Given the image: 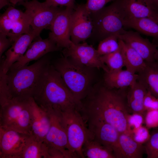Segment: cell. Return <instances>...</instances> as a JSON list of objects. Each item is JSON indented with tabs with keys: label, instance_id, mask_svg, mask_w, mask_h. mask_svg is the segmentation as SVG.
<instances>
[{
	"label": "cell",
	"instance_id": "obj_21",
	"mask_svg": "<svg viewBox=\"0 0 158 158\" xmlns=\"http://www.w3.org/2000/svg\"><path fill=\"white\" fill-rule=\"evenodd\" d=\"M138 75L122 69L105 72L102 81L110 89H123L134 85L137 81Z\"/></svg>",
	"mask_w": 158,
	"mask_h": 158
},
{
	"label": "cell",
	"instance_id": "obj_25",
	"mask_svg": "<svg viewBox=\"0 0 158 158\" xmlns=\"http://www.w3.org/2000/svg\"><path fill=\"white\" fill-rule=\"evenodd\" d=\"M118 41L126 70L135 73L143 70L146 62L142 56L123 40L118 39Z\"/></svg>",
	"mask_w": 158,
	"mask_h": 158
},
{
	"label": "cell",
	"instance_id": "obj_18",
	"mask_svg": "<svg viewBox=\"0 0 158 158\" xmlns=\"http://www.w3.org/2000/svg\"><path fill=\"white\" fill-rule=\"evenodd\" d=\"M86 123L94 139L113 151L120 134L117 130L111 124L100 121H89Z\"/></svg>",
	"mask_w": 158,
	"mask_h": 158
},
{
	"label": "cell",
	"instance_id": "obj_37",
	"mask_svg": "<svg viewBox=\"0 0 158 158\" xmlns=\"http://www.w3.org/2000/svg\"><path fill=\"white\" fill-rule=\"evenodd\" d=\"M150 135L147 128L140 126L136 129L133 138L137 142L142 144L149 139Z\"/></svg>",
	"mask_w": 158,
	"mask_h": 158
},
{
	"label": "cell",
	"instance_id": "obj_19",
	"mask_svg": "<svg viewBox=\"0 0 158 158\" xmlns=\"http://www.w3.org/2000/svg\"><path fill=\"white\" fill-rule=\"evenodd\" d=\"M113 152L116 158H142L145 150L142 144L135 141L130 135L123 133L119 134Z\"/></svg>",
	"mask_w": 158,
	"mask_h": 158
},
{
	"label": "cell",
	"instance_id": "obj_43",
	"mask_svg": "<svg viewBox=\"0 0 158 158\" xmlns=\"http://www.w3.org/2000/svg\"><path fill=\"white\" fill-rule=\"evenodd\" d=\"M10 0H0V9L9 4Z\"/></svg>",
	"mask_w": 158,
	"mask_h": 158
},
{
	"label": "cell",
	"instance_id": "obj_7",
	"mask_svg": "<svg viewBox=\"0 0 158 158\" xmlns=\"http://www.w3.org/2000/svg\"><path fill=\"white\" fill-rule=\"evenodd\" d=\"M61 112L71 150L75 158H84L82 147L87 140L93 138V135L78 109Z\"/></svg>",
	"mask_w": 158,
	"mask_h": 158
},
{
	"label": "cell",
	"instance_id": "obj_35",
	"mask_svg": "<svg viewBox=\"0 0 158 158\" xmlns=\"http://www.w3.org/2000/svg\"><path fill=\"white\" fill-rule=\"evenodd\" d=\"M114 0H86L85 5L88 11L90 13L101 9L108 2Z\"/></svg>",
	"mask_w": 158,
	"mask_h": 158
},
{
	"label": "cell",
	"instance_id": "obj_40",
	"mask_svg": "<svg viewBox=\"0 0 158 158\" xmlns=\"http://www.w3.org/2000/svg\"><path fill=\"white\" fill-rule=\"evenodd\" d=\"M75 0H45V2L48 4L54 6H64L74 9Z\"/></svg>",
	"mask_w": 158,
	"mask_h": 158
},
{
	"label": "cell",
	"instance_id": "obj_34",
	"mask_svg": "<svg viewBox=\"0 0 158 158\" xmlns=\"http://www.w3.org/2000/svg\"><path fill=\"white\" fill-rule=\"evenodd\" d=\"M144 121L148 128H158V110H152L146 111Z\"/></svg>",
	"mask_w": 158,
	"mask_h": 158
},
{
	"label": "cell",
	"instance_id": "obj_39",
	"mask_svg": "<svg viewBox=\"0 0 158 158\" xmlns=\"http://www.w3.org/2000/svg\"><path fill=\"white\" fill-rule=\"evenodd\" d=\"M144 117L141 115L133 114L129 115L128 119V123L131 129V126L137 129L141 126L144 121Z\"/></svg>",
	"mask_w": 158,
	"mask_h": 158
},
{
	"label": "cell",
	"instance_id": "obj_30",
	"mask_svg": "<svg viewBox=\"0 0 158 158\" xmlns=\"http://www.w3.org/2000/svg\"><path fill=\"white\" fill-rule=\"evenodd\" d=\"M119 36L117 35H112L99 42L97 49L99 54L103 56L117 50L120 47Z\"/></svg>",
	"mask_w": 158,
	"mask_h": 158
},
{
	"label": "cell",
	"instance_id": "obj_16",
	"mask_svg": "<svg viewBox=\"0 0 158 158\" xmlns=\"http://www.w3.org/2000/svg\"><path fill=\"white\" fill-rule=\"evenodd\" d=\"M123 40L136 51L146 62L155 61L154 55L158 44L152 43L147 38L142 37L137 32L126 31L118 36Z\"/></svg>",
	"mask_w": 158,
	"mask_h": 158
},
{
	"label": "cell",
	"instance_id": "obj_2",
	"mask_svg": "<svg viewBox=\"0 0 158 158\" xmlns=\"http://www.w3.org/2000/svg\"><path fill=\"white\" fill-rule=\"evenodd\" d=\"M33 98L37 104L47 112L51 109L61 112L72 109L78 110L80 107L60 74L51 63L37 83Z\"/></svg>",
	"mask_w": 158,
	"mask_h": 158
},
{
	"label": "cell",
	"instance_id": "obj_27",
	"mask_svg": "<svg viewBox=\"0 0 158 158\" xmlns=\"http://www.w3.org/2000/svg\"><path fill=\"white\" fill-rule=\"evenodd\" d=\"M82 151L84 158H116L112 150L101 145L93 138L85 142Z\"/></svg>",
	"mask_w": 158,
	"mask_h": 158
},
{
	"label": "cell",
	"instance_id": "obj_1",
	"mask_svg": "<svg viewBox=\"0 0 158 158\" xmlns=\"http://www.w3.org/2000/svg\"><path fill=\"white\" fill-rule=\"evenodd\" d=\"M128 88L110 89L100 80L80 102L79 111L85 122L103 121L112 126L120 133L130 135L132 130L128 123L130 113L127 101Z\"/></svg>",
	"mask_w": 158,
	"mask_h": 158
},
{
	"label": "cell",
	"instance_id": "obj_11",
	"mask_svg": "<svg viewBox=\"0 0 158 158\" xmlns=\"http://www.w3.org/2000/svg\"><path fill=\"white\" fill-rule=\"evenodd\" d=\"M63 56L70 58L82 65L108 72L109 69L102 62L101 56L97 49L85 42L82 43H73L69 47L62 51Z\"/></svg>",
	"mask_w": 158,
	"mask_h": 158
},
{
	"label": "cell",
	"instance_id": "obj_32",
	"mask_svg": "<svg viewBox=\"0 0 158 158\" xmlns=\"http://www.w3.org/2000/svg\"><path fill=\"white\" fill-rule=\"evenodd\" d=\"M8 89L6 74L0 68V106L8 101Z\"/></svg>",
	"mask_w": 158,
	"mask_h": 158
},
{
	"label": "cell",
	"instance_id": "obj_22",
	"mask_svg": "<svg viewBox=\"0 0 158 158\" xmlns=\"http://www.w3.org/2000/svg\"><path fill=\"white\" fill-rule=\"evenodd\" d=\"M147 91L145 87L138 81L134 85L128 88L127 101L130 114H138L144 117L146 111L144 107V102Z\"/></svg>",
	"mask_w": 158,
	"mask_h": 158
},
{
	"label": "cell",
	"instance_id": "obj_13",
	"mask_svg": "<svg viewBox=\"0 0 158 158\" xmlns=\"http://www.w3.org/2000/svg\"><path fill=\"white\" fill-rule=\"evenodd\" d=\"M92 29L90 13L85 4L77 6L71 18L70 35L72 42L75 44L85 42L90 37Z\"/></svg>",
	"mask_w": 158,
	"mask_h": 158
},
{
	"label": "cell",
	"instance_id": "obj_45",
	"mask_svg": "<svg viewBox=\"0 0 158 158\" xmlns=\"http://www.w3.org/2000/svg\"><path fill=\"white\" fill-rule=\"evenodd\" d=\"M154 57L155 60L158 61V49L156 51Z\"/></svg>",
	"mask_w": 158,
	"mask_h": 158
},
{
	"label": "cell",
	"instance_id": "obj_23",
	"mask_svg": "<svg viewBox=\"0 0 158 158\" xmlns=\"http://www.w3.org/2000/svg\"><path fill=\"white\" fill-rule=\"evenodd\" d=\"M31 30L29 19L13 20L0 16V33L6 35L13 42L20 36L28 33Z\"/></svg>",
	"mask_w": 158,
	"mask_h": 158
},
{
	"label": "cell",
	"instance_id": "obj_42",
	"mask_svg": "<svg viewBox=\"0 0 158 158\" xmlns=\"http://www.w3.org/2000/svg\"><path fill=\"white\" fill-rule=\"evenodd\" d=\"M154 8L158 12V0H148Z\"/></svg>",
	"mask_w": 158,
	"mask_h": 158
},
{
	"label": "cell",
	"instance_id": "obj_8",
	"mask_svg": "<svg viewBox=\"0 0 158 158\" xmlns=\"http://www.w3.org/2000/svg\"><path fill=\"white\" fill-rule=\"evenodd\" d=\"M25 8V12L30 20L31 29L40 35L44 29L49 28L62 9L50 6L45 1L31 0L19 3Z\"/></svg>",
	"mask_w": 158,
	"mask_h": 158
},
{
	"label": "cell",
	"instance_id": "obj_6",
	"mask_svg": "<svg viewBox=\"0 0 158 158\" xmlns=\"http://www.w3.org/2000/svg\"><path fill=\"white\" fill-rule=\"evenodd\" d=\"M29 99H11L1 106L0 127L30 135Z\"/></svg>",
	"mask_w": 158,
	"mask_h": 158
},
{
	"label": "cell",
	"instance_id": "obj_33",
	"mask_svg": "<svg viewBox=\"0 0 158 158\" xmlns=\"http://www.w3.org/2000/svg\"><path fill=\"white\" fill-rule=\"evenodd\" d=\"M1 15L11 20H19L29 19L25 12H23L13 6H9Z\"/></svg>",
	"mask_w": 158,
	"mask_h": 158
},
{
	"label": "cell",
	"instance_id": "obj_36",
	"mask_svg": "<svg viewBox=\"0 0 158 158\" xmlns=\"http://www.w3.org/2000/svg\"><path fill=\"white\" fill-rule=\"evenodd\" d=\"M144 106L146 111L158 110V98L147 91L145 97Z\"/></svg>",
	"mask_w": 158,
	"mask_h": 158
},
{
	"label": "cell",
	"instance_id": "obj_3",
	"mask_svg": "<svg viewBox=\"0 0 158 158\" xmlns=\"http://www.w3.org/2000/svg\"><path fill=\"white\" fill-rule=\"evenodd\" d=\"M51 64L60 73L80 105L100 80L97 72L99 69L82 65L63 56Z\"/></svg>",
	"mask_w": 158,
	"mask_h": 158
},
{
	"label": "cell",
	"instance_id": "obj_17",
	"mask_svg": "<svg viewBox=\"0 0 158 158\" xmlns=\"http://www.w3.org/2000/svg\"><path fill=\"white\" fill-rule=\"evenodd\" d=\"M31 116L30 135L38 140L44 141L49 129L50 121L48 113L40 107L34 98H30Z\"/></svg>",
	"mask_w": 158,
	"mask_h": 158
},
{
	"label": "cell",
	"instance_id": "obj_41",
	"mask_svg": "<svg viewBox=\"0 0 158 158\" xmlns=\"http://www.w3.org/2000/svg\"><path fill=\"white\" fill-rule=\"evenodd\" d=\"M47 147L49 158H66L64 154L60 150L54 147Z\"/></svg>",
	"mask_w": 158,
	"mask_h": 158
},
{
	"label": "cell",
	"instance_id": "obj_24",
	"mask_svg": "<svg viewBox=\"0 0 158 158\" xmlns=\"http://www.w3.org/2000/svg\"><path fill=\"white\" fill-rule=\"evenodd\" d=\"M146 62L144 68L138 73V81L158 98V61Z\"/></svg>",
	"mask_w": 158,
	"mask_h": 158
},
{
	"label": "cell",
	"instance_id": "obj_28",
	"mask_svg": "<svg viewBox=\"0 0 158 158\" xmlns=\"http://www.w3.org/2000/svg\"><path fill=\"white\" fill-rule=\"evenodd\" d=\"M22 158H49L47 146L44 141L36 139L31 135Z\"/></svg>",
	"mask_w": 158,
	"mask_h": 158
},
{
	"label": "cell",
	"instance_id": "obj_5",
	"mask_svg": "<svg viewBox=\"0 0 158 158\" xmlns=\"http://www.w3.org/2000/svg\"><path fill=\"white\" fill-rule=\"evenodd\" d=\"M93 29L89 38L100 42L109 36L119 35L125 31L123 22L126 16L121 0H114L109 6L90 13Z\"/></svg>",
	"mask_w": 158,
	"mask_h": 158
},
{
	"label": "cell",
	"instance_id": "obj_12",
	"mask_svg": "<svg viewBox=\"0 0 158 158\" xmlns=\"http://www.w3.org/2000/svg\"><path fill=\"white\" fill-rule=\"evenodd\" d=\"M74 10L69 7L62 9L49 27L48 38L61 49L68 48L73 43L71 39L70 21Z\"/></svg>",
	"mask_w": 158,
	"mask_h": 158
},
{
	"label": "cell",
	"instance_id": "obj_29",
	"mask_svg": "<svg viewBox=\"0 0 158 158\" xmlns=\"http://www.w3.org/2000/svg\"><path fill=\"white\" fill-rule=\"evenodd\" d=\"M101 59L108 68L109 71L121 70L125 66L120 45L119 49L116 51L101 56Z\"/></svg>",
	"mask_w": 158,
	"mask_h": 158
},
{
	"label": "cell",
	"instance_id": "obj_38",
	"mask_svg": "<svg viewBox=\"0 0 158 158\" xmlns=\"http://www.w3.org/2000/svg\"><path fill=\"white\" fill-rule=\"evenodd\" d=\"M13 42L7 36L1 33H0V59L2 58V55L11 46Z\"/></svg>",
	"mask_w": 158,
	"mask_h": 158
},
{
	"label": "cell",
	"instance_id": "obj_9",
	"mask_svg": "<svg viewBox=\"0 0 158 158\" xmlns=\"http://www.w3.org/2000/svg\"><path fill=\"white\" fill-rule=\"evenodd\" d=\"M47 112L49 116L50 125L44 141L48 147L60 150L66 158H75L69 146L61 111L51 109Z\"/></svg>",
	"mask_w": 158,
	"mask_h": 158
},
{
	"label": "cell",
	"instance_id": "obj_26",
	"mask_svg": "<svg viewBox=\"0 0 158 158\" xmlns=\"http://www.w3.org/2000/svg\"><path fill=\"white\" fill-rule=\"evenodd\" d=\"M124 26L134 29L144 35L151 36L158 41V21L148 17L126 18Z\"/></svg>",
	"mask_w": 158,
	"mask_h": 158
},
{
	"label": "cell",
	"instance_id": "obj_44",
	"mask_svg": "<svg viewBox=\"0 0 158 158\" xmlns=\"http://www.w3.org/2000/svg\"><path fill=\"white\" fill-rule=\"evenodd\" d=\"M10 2L14 6L17 4L28 1V0H10Z\"/></svg>",
	"mask_w": 158,
	"mask_h": 158
},
{
	"label": "cell",
	"instance_id": "obj_15",
	"mask_svg": "<svg viewBox=\"0 0 158 158\" xmlns=\"http://www.w3.org/2000/svg\"><path fill=\"white\" fill-rule=\"evenodd\" d=\"M39 36L31 29L29 32L21 35L14 42L5 52V58L1 60L0 68L6 74L11 66L24 55L32 41Z\"/></svg>",
	"mask_w": 158,
	"mask_h": 158
},
{
	"label": "cell",
	"instance_id": "obj_4",
	"mask_svg": "<svg viewBox=\"0 0 158 158\" xmlns=\"http://www.w3.org/2000/svg\"><path fill=\"white\" fill-rule=\"evenodd\" d=\"M51 63L50 58L46 54L31 65L9 70L6 73L8 102L33 98L37 83Z\"/></svg>",
	"mask_w": 158,
	"mask_h": 158
},
{
	"label": "cell",
	"instance_id": "obj_10",
	"mask_svg": "<svg viewBox=\"0 0 158 158\" xmlns=\"http://www.w3.org/2000/svg\"><path fill=\"white\" fill-rule=\"evenodd\" d=\"M31 135L0 127V158H22Z\"/></svg>",
	"mask_w": 158,
	"mask_h": 158
},
{
	"label": "cell",
	"instance_id": "obj_14",
	"mask_svg": "<svg viewBox=\"0 0 158 158\" xmlns=\"http://www.w3.org/2000/svg\"><path fill=\"white\" fill-rule=\"evenodd\" d=\"M61 50L48 38L42 39L38 37L30 44L24 55L9 70L20 68L27 65L31 61L39 59L49 52Z\"/></svg>",
	"mask_w": 158,
	"mask_h": 158
},
{
	"label": "cell",
	"instance_id": "obj_31",
	"mask_svg": "<svg viewBox=\"0 0 158 158\" xmlns=\"http://www.w3.org/2000/svg\"><path fill=\"white\" fill-rule=\"evenodd\" d=\"M151 134L144 145L147 158H158V128Z\"/></svg>",
	"mask_w": 158,
	"mask_h": 158
},
{
	"label": "cell",
	"instance_id": "obj_20",
	"mask_svg": "<svg viewBox=\"0 0 158 158\" xmlns=\"http://www.w3.org/2000/svg\"><path fill=\"white\" fill-rule=\"evenodd\" d=\"M126 18L148 17L158 21V12L148 0H121Z\"/></svg>",
	"mask_w": 158,
	"mask_h": 158
}]
</instances>
